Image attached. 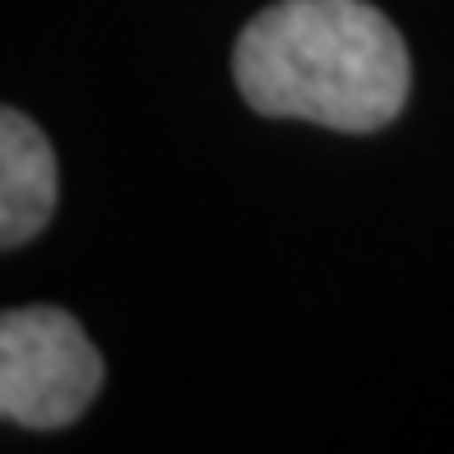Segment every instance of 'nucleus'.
<instances>
[{
	"label": "nucleus",
	"mask_w": 454,
	"mask_h": 454,
	"mask_svg": "<svg viewBox=\"0 0 454 454\" xmlns=\"http://www.w3.org/2000/svg\"><path fill=\"white\" fill-rule=\"evenodd\" d=\"M237 89L260 116L366 135L408 102V47L366 0H278L241 28Z\"/></svg>",
	"instance_id": "1"
},
{
	"label": "nucleus",
	"mask_w": 454,
	"mask_h": 454,
	"mask_svg": "<svg viewBox=\"0 0 454 454\" xmlns=\"http://www.w3.org/2000/svg\"><path fill=\"white\" fill-rule=\"evenodd\" d=\"M102 385V357L84 325L56 306L0 311V418L56 431L84 418Z\"/></svg>",
	"instance_id": "2"
},
{
	"label": "nucleus",
	"mask_w": 454,
	"mask_h": 454,
	"mask_svg": "<svg viewBox=\"0 0 454 454\" xmlns=\"http://www.w3.org/2000/svg\"><path fill=\"white\" fill-rule=\"evenodd\" d=\"M56 209V153L24 112L0 107V251L24 246Z\"/></svg>",
	"instance_id": "3"
}]
</instances>
